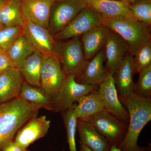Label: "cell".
Wrapping results in <instances>:
<instances>
[{"instance_id":"6da1fadb","label":"cell","mask_w":151,"mask_h":151,"mask_svg":"<svg viewBox=\"0 0 151 151\" xmlns=\"http://www.w3.org/2000/svg\"><path fill=\"white\" fill-rule=\"evenodd\" d=\"M119 100L127 108L129 121L125 137L119 148L122 151H151V145H138V139L144 127L151 120V98L139 97L133 93Z\"/></svg>"},{"instance_id":"7a4b0ae2","label":"cell","mask_w":151,"mask_h":151,"mask_svg":"<svg viewBox=\"0 0 151 151\" xmlns=\"http://www.w3.org/2000/svg\"><path fill=\"white\" fill-rule=\"evenodd\" d=\"M40 109L19 97L0 104V151L14 141L18 131L37 116Z\"/></svg>"},{"instance_id":"3957f363","label":"cell","mask_w":151,"mask_h":151,"mask_svg":"<svg viewBox=\"0 0 151 151\" xmlns=\"http://www.w3.org/2000/svg\"><path fill=\"white\" fill-rule=\"evenodd\" d=\"M102 24L118 34L126 42L129 53L134 56L137 52L151 40V27L134 19L108 17L101 15Z\"/></svg>"},{"instance_id":"277c9868","label":"cell","mask_w":151,"mask_h":151,"mask_svg":"<svg viewBox=\"0 0 151 151\" xmlns=\"http://www.w3.org/2000/svg\"><path fill=\"white\" fill-rule=\"evenodd\" d=\"M55 40L53 54L59 61L66 76H76L86 67L89 60L84 56L79 37Z\"/></svg>"},{"instance_id":"5b68a950","label":"cell","mask_w":151,"mask_h":151,"mask_svg":"<svg viewBox=\"0 0 151 151\" xmlns=\"http://www.w3.org/2000/svg\"><path fill=\"white\" fill-rule=\"evenodd\" d=\"M84 120L89 122L111 146L119 148L127 134L128 124L106 109Z\"/></svg>"},{"instance_id":"8992f818","label":"cell","mask_w":151,"mask_h":151,"mask_svg":"<svg viewBox=\"0 0 151 151\" xmlns=\"http://www.w3.org/2000/svg\"><path fill=\"white\" fill-rule=\"evenodd\" d=\"M73 75L66 76L53 101L54 112H62L71 108L82 96L97 91L98 86L79 84Z\"/></svg>"},{"instance_id":"52a82bcc","label":"cell","mask_w":151,"mask_h":151,"mask_svg":"<svg viewBox=\"0 0 151 151\" xmlns=\"http://www.w3.org/2000/svg\"><path fill=\"white\" fill-rule=\"evenodd\" d=\"M87 7L83 0L54 1L50 10V32L54 36L69 24L81 10Z\"/></svg>"},{"instance_id":"ba28073f","label":"cell","mask_w":151,"mask_h":151,"mask_svg":"<svg viewBox=\"0 0 151 151\" xmlns=\"http://www.w3.org/2000/svg\"><path fill=\"white\" fill-rule=\"evenodd\" d=\"M102 24L101 15L87 7L81 10L64 29L53 37L55 40L78 37L94 27Z\"/></svg>"},{"instance_id":"9c48e42d","label":"cell","mask_w":151,"mask_h":151,"mask_svg":"<svg viewBox=\"0 0 151 151\" xmlns=\"http://www.w3.org/2000/svg\"><path fill=\"white\" fill-rule=\"evenodd\" d=\"M65 76L61 65L53 54L44 56L40 71V87L53 98L59 92Z\"/></svg>"},{"instance_id":"30bf717a","label":"cell","mask_w":151,"mask_h":151,"mask_svg":"<svg viewBox=\"0 0 151 151\" xmlns=\"http://www.w3.org/2000/svg\"><path fill=\"white\" fill-rule=\"evenodd\" d=\"M97 92L105 109L119 120L129 124V113L119 100L113 75L108 74L105 81L99 85Z\"/></svg>"},{"instance_id":"8fae6325","label":"cell","mask_w":151,"mask_h":151,"mask_svg":"<svg viewBox=\"0 0 151 151\" xmlns=\"http://www.w3.org/2000/svg\"><path fill=\"white\" fill-rule=\"evenodd\" d=\"M23 34L35 51L44 55L53 54L55 40L47 29L28 21L23 24Z\"/></svg>"},{"instance_id":"7c38bea8","label":"cell","mask_w":151,"mask_h":151,"mask_svg":"<svg viewBox=\"0 0 151 151\" xmlns=\"http://www.w3.org/2000/svg\"><path fill=\"white\" fill-rule=\"evenodd\" d=\"M105 69L108 74L113 76L129 53V47L126 42L116 32L111 31L105 46Z\"/></svg>"},{"instance_id":"4fadbf2b","label":"cell","mask_w":151,"mask_h":151,"mask_svg":"<svg viewBox=\"0 0 151 151\" xmlns=\"http://www.w3.org/2000/svg\"><path fill=\"white\" fill-rule=\"evenodd\" d=\"M50 124V121L45 116L34 117L18 131L14 141L22 148L27 149L30 145L47 134Z\"/></svg>"},{"instance_id":"5bb4252c","label":"cell","mask_w":151,"mask_h":151,"mask_svg":"<svg viewBox=\"0 0 151 151\" xmlns=\"http://www.w3.org/2000/svg\"><path fill=\"white\" fill-rule=\"evenodd\" d=\"M25 21H28L48 29L52 0H19Z\"/></svg>"},{"instance_id":"9a60e30c","label":"cell","mask_w":151,"mask_h":151,"mask_svg":"<svg viewBox=\"0 0 151 151\" xmlns=\"http://www.w3.org/2000/svg\"><path fill=\"white\" fill-rule=\"evenodd\" d=\"M105 60L104 47L89 60L81 73L76 76V81L79 84L99 86L105 81L108 75L104 66Z\"/></svg>"},{"instance_id":"2e32d148","label":"cell","mask_w":151,"mask_h":151,"mask_svg":"<svg viewBox=\"0 0 151 151\" xmlns=\"http://www.w3.org/2000/svg\"><path fill=\"white\" fill-rule=\"evenodd\" d=\"M111 30L105 25L94 27L81 36V40L84 56L89 60L105 46Z\"/></svg>"},{"instance_id":"e0dca14e","label":"cell","mask_w":151,"mask_h":151,"mask_svg":"<svg viewBox=\"0 0 151 151\" xmlns=\"http://www.w3.org/2000/svg\"><path fill=\"white\" fill-rule=\"evenodd\" d=\"M134 74L133 56L129 53L113 76L119 96L126 97L134 93Z\"/></svg>"},{"instance_id":"ac0fdd59","label":"cell","mask_w":151,"mask_h":151,"mask_svg":"<svg viewBox=\"0 0 151 151\" xmlns=\"http://www.w3.org/2000/svg\"><path fill=\"white\" fill-rule=\"evenodd\" d=\"M23 78L19 69L11 68L0 74V104L18 97Z\"/></svg>"},{"instance_id":"d6986e66","label":"cell","mask_w":151,"mask_h":151,"mask_svg":"<svg viewBox=\"0 0 151 151\" xmlns=\"http://www.w3.org/2000/svg\"><path fill=\"white\" fill-rule=\"evenodd\" d=\"M87 7L108 17H125L135 19L125 0H83Z\"/></svg>"},{"instance_id":"ffe728a7","label":"cell","mask_w":151,"mask_h":151,"mask_svg":"<svg viewBox=\"0 0 151 151\" xmlns=\"http://www.w3.org/2000/svg\"><path fill=\"white\" fill-rule=\"evenodd\" d=\"M77 129L80 138L79 143L87 146L92 151H110V144L86 120L77 119Z\"/></svg>"},{"instance_id":"44dd1931","label":"cell","mask_w":151,"mask_h":151,"mask_svg":"<svg viewBox=\"0 0 151 151\" xmlns=\"http://www.w3.org/2000/svg\"><path fill=\"white\" fill-rule=\"evenodd\" d=\"M18 97L40 108L53 111V98L41 87L24 82Z\"/></svg>"},{"instance_id":"7402d4cb","label":"cell","mask_w":151,"mask_h":151,"mask_svg":"<svg viewBox=\"0 0 151 151\" xmlns=\"http://www.w3.org/2000/svg\"><path fill=\"white\" fill-rule=\"evenodd\" d=\"M77 103L74 109V115L77 119H87L105 109L97 90L82 96Z\"/></svg>"},{"instance_id":"603a6c76","label":"cell","mask_w":151,"mask_h":151,"mask_svg":"<svg viewBox=\"0 0 151 151\" xmlns=\"http://www.w3.org/2000/svg\"><path fill=\"white\" fill-rule=\"evenodd\" d=\"M42 53L35 51L25 60L19 68L25 82L32 86L40 87V71L44 58Z\"/></svg>"},{"instance_id":"cb8c5ba5","label":"cell","mask_w":151,"mask_h":151,"mask_svg":"<svg viewBox=\"0 0 151 151\" xmlns=\"http://www.w3.org/2000/svg\"><path fill=\"white\" fill-rule=\"evenodd\" d=\"M35 51L27 38L22 34L13 42L6 52L12 67L19 69L25 60Z\"/></svg>"},{"instance_id":"d4e9b609","label":"cell","mask_w":151,"mask_h":151,"mask_svg":"<svg viewBox=\"0 0 151 151\" xmlns=\"http://www.w3.org/2000/svg\"><path fill=\"white\" fill-rule=\"evenodd\" d=\"M24 22L19 0H4L0 6V22L3 27L22 26Z\"/></svg>"},{"instance_id":"484cf974","label":"cell","mask_w":151,"mask_h":151,"mask_svg":"<svg viewBox=\"0 0 151 151\" xmlns=\"http://www.w3.org/2000/svg\"><path fill=\"white\" fill-rule=\"evenodd\" d=\"M76 104L66 111L61 112L67 133V142L69 151H77L76 134L77 129V119L74 113Z\"/></svg>"},{"instance_id":"4316f807","label":"cell","mask_w":151,"mask_h":151,"mask_svg":"<svg viewBox=\"0 0 151 151\" xmlns=\"http://www.w3.org/2000/svg\"><path fill=\"white\" fill-rule=\"evenodd\" d=\"M129 9L135 19L151 27V0L129 4Z\"/></svg>"},{"instance_id":"83f0119b","label":"cell","mask_w":151,"mask_h":151,"mask_svg":"<svg viewBox=\"0 0 151 151\" xmlns=\"http://www.w3.org/2000/svg\"><path fill=\"white\" fill-rule=\"evenodd\" d=\"M139 79L135 84L134 93L139 97L150 98L151 95V65L139 73Z\"/></svg>"},{"instance_id":"f1b7e54d","label":"cell","mask_w":151,"mask_h":151,"mask_svg":"<svg viewBox=\"0 0 151 151\" xmlns=\"http://www.w3.org/2000/svg\"><path fill=\"white\" fill-rule=\"evenodd\" d=\"M133 56L135 73L151 65V41L141 47Z\"/></svg>"},{"instance_id":"f546056e","label":"cell","mask_w":151,"mask_h":151,"mask_svg":"<svg viewBox=\"0 0 151 151\" xmlns=\"http://www.w3.org/2000/svg\"><path fill=\"white\" fill-rule=\"evenodd\" d=\"M22 34V26L4 27L0 30V50L6 51L13 42Z\"/></svg>"},{"instance_id":"4dcf8cb0","label":"cell","mask_w":151,"mask_h":151,"mask_svg":"<svg viewBox=\"0 0 151 151\" xmlns=\"http://www.w3.org/2000/svg\"><path fill=\"white\" fill-rule=\"evenodd\" d=\"M12 67L6 51L0 50V74Z\"/></svg>"},{"instance_id":"1f68e13d","label":"cell","mask_w":151,"mask_h":151,"mask_svg":"<svg viewBox=\"0 0 151 151\" xmlns=\"http://www.w3.org/2000/svg\"><path fill=\"white\" fill-rule=\"evenodd\" d=\"M2 151H28V150L27 149L22 148L13 141L8 143L4 148Z\"/></svg>"},{"instance_id":"d6a6232c","label":"cell","mask_w":151,"mask_h":151,"mask_svg":"<svg viewBox=\"0 0 151 151\" xmlns=\"http://www.w3.org/2000/svg\"><path fill=\"white\" fill-rule=\"evenodd\" d=\"M80 144V150L79 151H92L87 146L79 143Z\"/></svg>"},{"instance_id":"836d02e7","label":"cell","mask_w":151,"mask_h":151,"mask_svg":"<svg viewBox=\"0 0 151 151\" xmlns=\"http://www.w3.org/2000/svg\"><path fill=\"white\" fill-rule=\"evenodd\" d=\"M127 3L129 4H134L136 3L142 1H145V0H125Z\"/></svg>"},{"instance_id":"e575fe53","label":"cell","mask_w":151,"mask_h":151,"mask_svg":"<svg viewBox=\"0 0 151 151\" xmlns=\"http://www.w3.org/2000/svg\"><path fill=\"white\" fill-rule=\"evenodd\" d=\"M110 151H122L119 148L115 146H111Z\"/></svg>"},{"instance_id":"d590c367","label":"cell","mask_w":151,"mask_h":151,"mask_svg":"<svg viewBox=\"0 0 151 151\" xmlns=\"http://www.w3.org/2000/svg\"><path fill=\"white\" fill-rule=\"evenodd\" d=\"M3 28H4V27H3V25L1 24V22H0V30L2 29Z\"/></svg>"},{"instance_id":"8d00e7d4","label":"cell","mask_w":151,"mask_h":151,"mask_svg":"<svg viewBox=\"0 0 151 151\" xmlns=\"http://www.w3.org/2000/svg\"><path fill=\"white\" fill-rule=\"evenodd\" d=\"M53 1H68V0H52Z\"/></svg>"},{"instance_id":"74e56055","label":"cell","mask_w":151,"mask_h":151,"mask_svg":"<svg viewBox=\"0 0 151 151\" xmlns=\"http://www.w3.org/2000/svg\"><path fill=\"white\" fill-rule=\"evenodd\" d=\"M4 0H0V6L1 5V4H2L3 1H4Z\"/></svg>"},{"instance_id":"f35d334b","label":"cell","mask_w":151,"mask_h":151,"mask_svg":"<svg viewBox=\"0 0 151 151\" xmlns=\"http://www.w3.org/2000/svg\"><path fill=\"white\" fill-rule=\"evenodd\" d=\"M62 151H65V150H64V149H63V150Z\"/></svg>"}]
</instances>
